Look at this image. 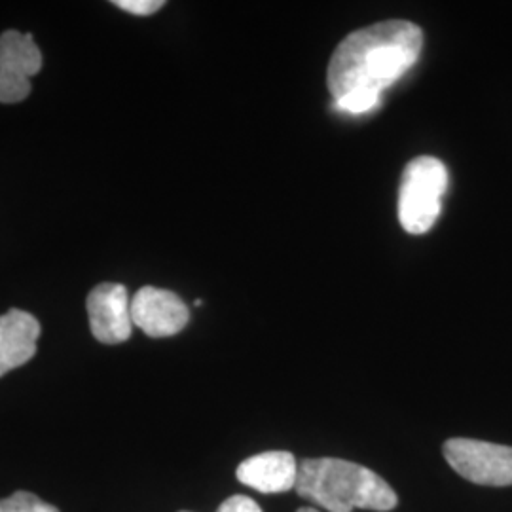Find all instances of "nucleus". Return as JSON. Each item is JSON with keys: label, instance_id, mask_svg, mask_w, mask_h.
<instances>
[{"label": "nucleus", "instance_id": "obj_12", "mask_svg": "<svg viewBox=\"0 0 512 512\" xmlns=\"http://www.w3.org/2000/svg\"><path fill=\"white\" fill-rule=\"evenodd\" d=\"M217 512H262V509L255 499L247 495H232L220 505Z\"/></svg>", "mask_w": 512, "mask_h": 512}, {"label": "nucleus", "instance_id": "obj_2", "mask_svg": "<svg viewBox=\"0 0 512 512\" xmlns=\"http://www.w3.org/2000/svg\"><path fill=\"white\" fill-rule=\"evenodd\" d=\"M294 490L329 512H387L399 505L395 490L382 476L346 459H304Z\"/></svg>", "mask_w": 512, "mask_h": 512}, {"label": "nucleus", "instance_id": "obj_6", "mask_svg": "<svg viewBox=\"0 0 512 512\" xmlns=\"http://www.w3.org/2000/svg\"><path fill=\"white\" fill-rule=\"evenodd\" d=\"M190 311L183 300L171 291L158 287H143L131 298L133 327L143 330L150 338L175 336L188 325Z\"/></svg>", "mask_w": 512, "mask_h": 512}, {"label": "nucleus", "instance_id": "obj_9", "mask_svg": "<svg viewBox=\"0 0 512 512\" xmlns=\"http://www.w3.org/2000/svg\"><path fill=\"white\" fill-rule=\"evenodd\" d=\"M38 336L40 323L31 313L10 310L0 315V378L35 357Z\"/></svg>", "mask_w": 512, "mask_h": 512}, {"label": "nucleus", "instance_id": "obj_7", "mask_svg": "<svg viewBox=\"0 0 512 512\" xmlns=\"http://www.w3.org/2000/svg\"><path fill=\"white\" fill-rule=\"evenodd\" d=\"M88 317L93 336L101 344H122L131 336V300L118 283H101L88 296Z\"/></svg>", "mask_w": 512, "mask_h": 512}, {"label": "nucleus", "instance_id": "obj_4", "mask_svg": "<svg viewBox=\"0 0 512 512\" xmlns=\"http://www.w3.org/2000/svg\"><path fill=\"white\" fill-rule=\"evenodd\" d=\"M444 458L458 475L480 486H512V446L475 439L444 442Z\"/></svg>", "mask_w": 512, "mask_h": 512}, {"label": "nucleus", "instance_id": "obj_8", "mask_svg": "<svg viewBox=\"0 0 512 512\" xmlns=\"http://www.w3.org/2000/svg\"><path fill=\"white\" fill-rule=\"evenodd\" d=\"M236 476L260 494H285L296 486L298 463L291 452L272 450L241 461Z\"/></svg>", "mask_w": 512, "mask_h": 512}, {"label": "nucleus", "instance_id": "obj_3", "mask_svg": "<svg viewBox=\"0 0 512 512\" xmlns=\"http://www.w3.org/2000/svg\"><path fill=\"white\" fill-rule=\"evenodd\" d=\"M448 188V169L433 156H420L404 167L399 188V222L412 236L427 234L439 219Z\"/></svg>", "mask_w": 512, "mask_h": 512}, {"label": "nucleus", "instance_id": "obj_5", "mask_svg": "<svg viewBox=\"0 0 512 512\" xmlns=\"http://www.w3.org/2000/svg\"><path fill=\"white\" fill-rule=\"evenodd\" d=\"M42 69V54L31 35H0V103H19L31 93V78Z\"/></svg>", "mask_w": 512, "mask_h": 512}, {"label": "nucleus", "instance_id": "obj_1", "mask_svg": "<svg viewBox=\"0 0 512 512\" xmlns=\"http://www.w3.org/2000/svg\"><path fill=\"white\" fill-rule=\"evenodd\" d=\"M421 48L423 31L403 19L380 21L351 33L330 57L327 84L332 99L349 93L382 97L416 65Z\"/></svg>", "mask_w": 512, "mask_h": 512}, {"label": "nucleus", "instance_id": "obj_14", "mask_svg": "<svg viewBox=\"0 0 512 512\" xmlns=\"http://www.w3.org/2000/svg\"><path fill=\"white\" fill-rule=\"evenodd\" d=\"M181 512H188V511H181Z\"/></svg>", "mask_w": 512, "mask_h": 512}, {"label": "nucleus", "instance_id": "obj_11", "mask_svg": "<svg viewBox=\"0 0 512 512\" xmlns=\"http://www.w3.org/2000/svg\"><path fill=\"white\" fill-rule=\"evenodd\" d=\"M114 6L133 16H152L160 8H164V2L162 0H116Z\"/></svg>", "mask_w": 512, "mask_h": 512}, {"label": "nucleus", "instance_id": "obj_10", "mask_svg": "<svg viewBox=\"0 0 512 512\" xmlns=\"http://www.w3.org/2000/svg\"><path fill=\"white\" fill-rule=\"evenodd\" d=\"M0 512H59V509L31 492H16L0 501Z\"/></svg>", "mask_w": 512, "mask_h": 512}, {"label": "nucleus", "instance_id": "obj_13", "mask_svg": "<svg viewBox=\"0 0 512 512\" xmlns=\"http://www.w3.org/2000/svg\"><path fill=\"white\" fill-rule=\"evenodd\" d=\"M296 512H319L315 511V509H311V507H302V509H298Z\"/></svg>", "mask_w": 512, "mask_h": 512}]
</instances>
